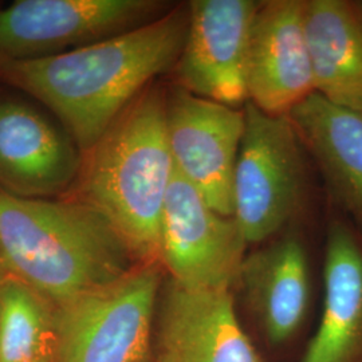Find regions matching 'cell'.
<instances>
[{
	"label": "cell",
	"instance_id": "cell-17",
	"mask_svg": "<svg viewBox=\"0 0 362 362\" xmlns=\"http://www.w3.org/2000/svg\"><path fill=\"white\" fill-rule=\"evenodd\" d=\"M54 308L31 287L0 281V362L52 361Z\"/></svg>",
	"mask_w": 362,
	"mask_h": 362
},
{
	"label": "cell",
	"instance_id": "cell-2",
	"mask_svg": "<svg viewBox=\"0 0 362 362\" xmlns=\"http://www.w3.org/2000/svg\"><path fill=\"white\" fill-rule=\"evenodd\" d=\"M137 263L110 221L89 204L0 189V264L52 308L116 281Z\"/></svg>",
	"mask_w": 362,
	"mask_h": 362
},
{
	"label": "cell",
	"instance_id": "cell-18",
	"mask_svg": "<svg viewBox=\"0 0 362 362\" xmlns=\"http://www.w3.org/2000/svg\"><path fill=\"white\" fill-rule=\"evenodd\" d=\"M4 276H6V272H4L3 267H1V264H0V281H1Z\"/></svg>",
	"mask_w": 362,
	"mask_h": 362
},
{
	"label": "cell",
	"instance_id": "cell-19",
	"mask_svg": "<svg viewBox=\"0 0 362 362\" xmlns=\"http://www.w3.org/2000/svg\"><path fill=\"white\" fill-rule=\"evenodd\" d=\"M148 362H157V361H156L155 358H152V360H151V361H148Z\"/></svg>",
	"mask_w": 362,
	"mask_h": 362
},
{
	"label": "cell",
	"instance_id": "cell-7",
	"mask_svg": "<svg viewBox=\"0 0 362 362\" xmlns=\"http://www.w3.org/2000/svg\"><path fill=\"white\" fill-rule=\"evenodd\" d=\"M248 246L235 218L223 216L175 172L161 218V266L194 290H233Z\"/></svg>",
	"mask_w": 362,
	"mask_h": 362
},
{
	"label": "cell",
	"instance_id": "cell-12",
	"mask_svg": "<svg viewBox=\"0 0 362 362\" xmlns=\"http://www.w3.org/2000/svg\"><path fill=\"white\" fill-rule=\"evenodd\" d=\"M247 103L272 116H287L314 94L303 1H260L247 52Z\"/></svg>",
	"mask_w": 362,
	"mask_h": 362
},
{
	"label": "cell",
	"instance_id": "cell-4",
	"mask_svg": "<svg viewBox=\"0 0 362 362\" xmlns=\"http://www.w3.org/2000/svg\"><path fill=\"white\" fill-rule=\"evenodd\" d=\"M160 263H137L121 278L54 308L52 362L152 360Z\"/></svg>",
	"mask_w": 362,
	"mask_h": 362
},
{
	"label": "cell",
	"instance_id": "cell-9",
	"mask_svg": "<svg viewBox=\"0 0 362 362\" xmlns=\"http://www.w3.org/2000/svg\"><path fill=\"white\" fill-rule=\"evenodd\" d=\"M260 1L194 0L188 31L173 67L177 86L197 97L238 107L247 103V52Z\"/></svg>",
	"mask_w": 362,
	"mask_h": 362
},
{
	"label": "cell",
	"instance_id": "cell-6",
	"mask_svg": "<svg viewBox=\"0 0 362 362\" xmlns=\"http://www.w3.org/2000/svg\"><path fill=\"white\" fill-rule=\"evenodd\" d=\"M169 10L158 0H18L0 8V65L74 52Z\"/></svg>",
	"mask_w": 362,
	"mask_h": 362
},
{
	"label": "cell",
	"instance_id": "cell-14",
	"mask_svg": "<svg viewBox=\"0 0 362 362\" xmlns=\"http://www.w3.org/2000/svg\"><path fill=\"white\" fill-rule=\"evenodd\" d=\"M236 286L266 338L282 345L305 322L311 298L308 251L294 236H285L246 255Z\"/></svg>",
	"mask_w": 362,
	"mask_h": 362
},
{
	"label": "cell",
	"instance_id": "cell-16",
	"mask_svg": "<svg viewBox=\"0 0 362 362\" xmlns=\"http://www.w3.org/2000/svg\"><path fill=\"white\" fill-rule=\"evenodd\" d=\"M314 90L332 104L362 112V3L303 1Z\"/></svg>",
	"mask_w": 362,
	"mask_h": 362
},
{
	"label": "cell",
	"instance_id": "cell-8",
	"mask_svg": "<svg viewBox=\"0 0 362 362\" xmlns=\"http://www.w3.org/2000/svg\"><path fill=\"white\" fill-rule=\"evenodd\" d=\"M165 121L175 172L223 216L233 218V175L245 133V112L165 89Z\"/></svg>",
	"mask_w": 362,
	"mask_h": 362
},
{
	"label": "cell",
	"instance_id": "cell-21",
	"mask_svg": "<svg viewBox=\"0 0 362 362\" xmlns=\"http://www.w3.org/2000/svg\"><path fill=\"white\" fill-rule=\"evenodd\" d=\"M361 3H362V1H361Z\"/></svg>",
	"mask_w": 362,
	"mask_h": 362
},
{
	"label": "cell",
	"instance_id": "cell-5",
	"mask_svg": "<svg viewBox=\"0 0 362 362\" xmlns=\"http://www.w3.org/2000/svg\"><path fill=\"white\" fill-rule=\"evenodd\" d=\"M245 133L233 175V218L248 245L279 233L305 191L302 143L288 116L245 104Z\"/></svg>",
	"mask_w": 362,
	"mask_h": 362
},
{
	"label": "cell",
	"instance_id": "cell-20",
	"mask_svg": "<svg viewBox=\"0 0 362 362\" xmlns=\"http://www.w3.org/2000/svg\"><path fill=\"white\" fill-rule=\"evenodd\" d=\"M45 362H52V361H45Z\"/></svg>",
	"mask_w": 362,
	"mask_h": 362
},
{
	"label": "cell",
	"instance_id": "cell-15",
	"mask_svg": "<svg viewBox=\"0 0 362 362\" xmlns=\"http://www.w3.org/2000/svg\"><path fill=\"white\" fill-rule=\"evenodd\" d=\"M287 116L318 165L332 207L362 231V112L314 93Z\"/></svg>",
	"mask_w": 362,
	"mask_h": 362
},
{
	"label": "cell",
	"instance_id": "cell-13",
	"mask_svg": "<svg viewBox=\"0 0 362 362\" xmlns=\"http://www.w3.org/2000/svg\"><path fill=\"white\" fill-rule=\"evenodd\" d=\"M332 209L325 239L324 309L302 362H362V231Z\"/></svg>",
	"mask_w": 362,
	"mask_h": 362
},
{
	"label": "cell",
	"instance_id": "cell-11",
	"mask_svg": "<svg viewBox=\"0 0 362 362\" xmlns=\"http://www.w3.org/2000/svg\"><path fill=\"white\" fill-rule=\"evenodd\" d=\"M82 153L52 117L15 95H0V189L26 199L69 194Z\"/></svg>",
	"mask_w": 362,
	"mask_h": 362
},
{
	"label": "cell",
	"instance_id": "cell-10",
	"mask_svg": "<svg viewBox=\"0 0 362 362\" xmlns=\"http://www.w3.org/2000/svg\"><path fill=\"white\" fill-rule=\"evenodd\" d=\"M157 362H263L240 324L233 290L163 282L155 318Z\"/></svg>",
	"mask_w": 362,
	"mask_h": 362
},
{
	"label": "cell",
	"instance_id": "cell-1",
	"mask_svg": "<svg viewBox=\"0 0 362 362\" xmlns=\"http://www.w3.org/2000/svg\"><path fill=\"white\" fill-rule=\"evenodd\" d=\"M188 6L153 22L52 58L0 65V81L46 106L85 153L152 81L173 70Z\"/></svg>",
	"mask_w": 362,
	"mask_h": 362
},
{
	"label": "cell",
	"instance_id": "cell-3",
	"mask_svg": "<svg viewBox=\"0 0 362 362\" xmlns=\"http://www.w3.org/2000/svg\"><path fill=\"white\" fill-rule=\"evenodd\" d=\"M173 176L165 89L149 86L82 153L66 196L101 212L139 263L161 264V218Z\"/></svg>",
	"mask_w": 362,
	"mask_h": 362
}]
</instances>
